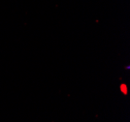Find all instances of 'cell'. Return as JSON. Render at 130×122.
<instances>
[{"instance_id": "1", "label": "cell", "mask_w": 130, "mask_h": 122, "mask_svg": "<svg viewBox=\"0 0 130 122\" xmlns=\"http://www.w3.org/2000/svg\"><path fill=\"white\" fill-rule=\"evenodd\" d=\"M122 86V90L124 91V93L126 94V87H125V85H121Z\"/></svg>"}]
</instances>
